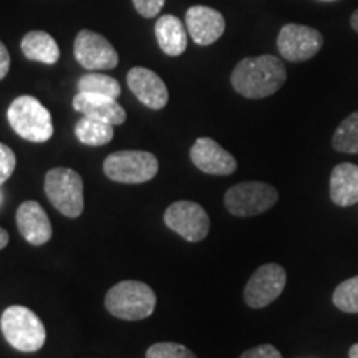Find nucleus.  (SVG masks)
I'll use <instances>...</instances> for the list:
<instances>
[{
  "mask_svg": "<svg viewBox=\"0 0 358 358\" xmlns=\"http://www.w3.org/2000/svg\"><path fill=\"white\" fill-rule=\"evenodd\" d=\"M285 80V66L280 58L274 55L244 58L234 66L231 75L232 88L249 100H261L274 95Z\"/></svg>",
  "mask_w": 358,
  "mask_h": 358,
  "instance_id": "obj_1",
  "label": "nucleus"
},
{
  "mask_svg": "<svg viewBox=\"0 0 358 358\" xmlns=\"http://www.w3.org/2000/svg\"><path fill=\"white\" fill-rule=\"evenodd\" d=\"M105 307L116 319L143 320L155 312L156 294L145 282L123 280L108 290Z\"/></svg>",
  "mask_w": 358,
  "mask_h": 358,
  "instance_id": "obj_2",
  "label": "nucleus"
},
{
  "mask_svg": "<svg viewBox=\"0 0 358 358\" xmlns=\"http://www.w3.org/2000/svg\"><path fill=\"white\" fill-rule=\"evenodd\" d=\"M7 120L13 131L32 143H45L53 136L52 115L35 96L22 95L10 103Z\"/></svg>",
  "mask_w": 358,
  "mask_h": 358,
  "instance_id": "obj_3",
  "label": "nucleus"
},
{
  "mask_svg": "<svg viewBox=\"0 0 358 358\" xmlns=\"http://www.w3.org/2000/svg\"><path fill=\"white\" fill-rule=\"evenodd\" d=\"M3 337L15 350L24 353L38 352L43 347L47 332L35 312L24 306H12L3 310L0 319Z\"/></svg>",
  "mask_w": 358,
  "mask_h": 358,
  "instance_id": "obj_4",
  "label": "nucleus"
},
{
  "mask_svg": "<svg viewBox=\"0 0 358 358\" xmlns=\"http://www.w3.org/2000/svg\"><path fill=\"white\" fill-rule=\"evenodd\" d=\"M45 194L53 208L66 217L77 219L85 208L83 179L70 168H53L45 174Z\"/></svg>",
  "mask_w": 358,
  "mask_h": 358,
  "instance_id": "obj_5",
  "label": "nucleus"
},
{
  "mask_svg": "<svg viewBox=\"0 0 358 358\" xmlns=\"http://www.w3.org/2000/svg\"><path fill=\"white\" fill-rule=\"evenodd\" d=\"M159 163L148 151L124 150L106 156L103 171L106 178L122 185H141L151 181L158 174Z\"/></svg>",
  "mask_w": 358,
  "mask_h": 358,
  "instance_id": "obj_6",
  "label": "nucleus"
},
{
  "mask_svg": "<svg viewBox=\"0 0 358 358\" xmlns=\"http://www.w3.org/2000/svg\"><path fill=\"white\" fill-rule=\"evenodd\" d=\"M279 192L267 182L248 181L229 187L224 194V206L232 216L252 217L274 208Z\"/></svg>",
  "mask_w": 358,
  "mask_h": 358,
  "instance_id": "obj_7",
  "label": "nucleus"
},
{
  "mask_svg": "<svg viewBox=\"0 0 358 358\" xmlns=\"http://www.w3.org/2000/svg\"><path fill=\"white\" fill-rule=\"evenodd\" d=\"M164 224L189 243H199L211 229V219L204 208L192 201H176L164 211Z\"/></svg>",
  "mask_w": 358,
  "mask_h": 358,
  "instance_id": "obj_8",
  "label": "nucleus"
},
{
  "mask_svg": "<svg viewBox=\"0 0 358 358\" xmlns=\"http://www.w3.org/2000/svg\"><path fill=\"white\" fill-rule=\"evenodd\" d=\"M287 284L285 268L279 264H264L254 272L244 289V301L250 308H264L279 299Z\"/></svg>",
  "mask_w": 358,
  "mask_h": 358,
  "instance_id": "obj_9",
  "label": "nucleus"
},
{
  "mask_svg": "<svg viewBox=\"0 0 358 358\" xmlns=\"http://www.w3.org/2000/svg\"><path fill=\"white\" fill-rule=\"evenodd\" d=\"M75 60L92 71L113 70L120 58L115 47L103 35L92 30H80L73 43Z\"/></svg>",
  "mask_w": 358,
  "mask_h": 358,
  "instance_id": "obj_10",
  "label": "nucleus"
},
{
  "mask_svg": "<svg viewBox=\"0 0 358 358\" xmlns=\"http://www.w3.org/2000/svg\"><path fill=\"white\" fill-rule=\"evenodd\" d=\"M324 37L319 30L307 25L287 24L277 37L279 53L289 62H307L320 52Z\"/></svg>",
  "mask_w": 358,
  "mask_h": 358,
  "instance_id": "obj_11",
  "label": "nucleus"
},
{
  "mask_svg": "<svg viewBox=\"0 0 358 358\" xmlns=\"http://www.w3.org/2000/svg\"><path fill=\"white\" fill-rule=\"evenodd\" d=\"M189 156L196 168L206 174H213V176H229L237 169L234 156L211 138L204 136L196 140Z\"/></svg>",
  "mask_w": 358,
  "mask_h": 358,
  "instance_id": "obj_12",
  "label": "nucleus"
},
{
  "mask_svg": "<svg viewBox=\"0 0 358 358\" xmlns=\"http://www.w3.org/2000/svg\"><path fill=\"white\" fill-rule=\"evenodd\" d=\"M128 88L150 110H163L169 101L166 83L158 73L145 66H134L127 75Z\"/></svg>",
  "mask_w": 358,
  "mask_h": 358,
  "instance_id": "obj_13",
  "label": "nucleus"
},
{
  "mask_svg": "<svg viewBox=\"0 0 358 358\" xmlns=\"http://www.w3.org/2000/svg\"><path fill=\"white\" fill-rule=\"evenodd\" d=\"M186 29L194 43L208 47L222 37L226 30V20L216 8L192 6L186 12Z\"/></svg>",
  "mask_w": 358,
  "mask_h": 358,
  "instance_id": "obj_14",
  "label": "nucleus"
},
{
  "mask_svg": "<svg viewBox=\"0 0 358 358\" xmlns=\"http://www.w3.org/2000/svg\"><path fill=\"white\" fill-rule=\"evenodd\" d=\"M17 227L32 245H43L52 239V222L45 209L35 201H25L17 209Z\"/></svg>",
  "mask_w": 358,
  "mask_h": 358,
  "instance_id": "obj_15",
  "label": "nucleus"
},
{
  "mask_svg": "<svg viewBox=\"0 0 358 358\" xmlns=\"http://www.w3.org/2000/svg\"><path fill=\"white\" fill-rule=\"evenodd\" d=\"M73 108L83 116L100 120V122L110 123L113 127L123 124L127 122V111L115 98L92 95V93H78L73 98Z\"/></svg>",
  "mask_w": 358,
  "mask_h": 358,
  "instance_id": "obj_16",
  "label": "nucleus"
},
{
  "mask_svg": "<svg viewBox=\"0 0 358 358\" xmlns=\"http://www.w3.org/2000/svg\"><path fill=\"white\" fill-rule=\"evenodd\" d=\"M330 199L340 208L358 203V166L340 163L330 174Z\"/></svg>",
  "mask_w": 358,
  "mask_h": 358,
  "instance_id": "obj_17",
  "label": "nucleus"
},
{
  "mask_svg": "<svg viewBox=\"0 0 358 358\" xmlns=\"http://www.w3.org/2000/svg\"><path fill=\"white\" fill-rule=\"evenodd\" d=\"M159 48L169 57H179L187 48V29L174 15H161L155 24Z\"/></svg>",
  "mask_w": 358,
  "mask_h": 358,
  "instance_id": "obj_18",
  "label": "nucleus"
},
{
  "mask_svg": "<svg viewBox=\"0 0 358 358\" xmlns=\"http://www.w3.org/2000/svg\"><path fill=\"white\" fill-rule=\"evenodd\" d=\"M20 48L29 60L38 62V64L53 65L60 58V48H58L57 40L42 30H32L22 38Z\"/></svg>",
  "mask_w": 358,
  "mask_h": 358,
  "instance_id": "obj_19",
  "label": "nucleus"
},
{
  "mask_svg": "<svg viewBox=\"0 0 358 358\" xmlns=\"http://www.w3.org/2000/svg\"><path fill=\"white\" fill-rule=\"evenodd\" d=\"M115 127L110 123L100 122V120L83 116L75 124V136L78 138L80 143L88 146H103L108 145L113 140Z\"/></svg>",
  "mask_w": 358,
  "mask_h": 358,
  "instance_id": "obj_20",
  "label": "nucleus"
},
{
  "mask_svg": "<svg viewBox=\"0 0 358 358\" xmlns=\"http://www.w3.org/2000/svg\"><path fill=\"white\" fill-rule=\"evenodd\" d=\"M78 93H92V95H103L110 96L118 100V96L122 95V87H120L118 80L108 75L98 73V71H92V73L83 75L80 77L77 83Z\"/></svg>",
  "mask_w": 358,
  "mask_h": 358,
  "instance_id": "obj_21",
  "label": "nucleus"
},
{
  "mask_svg": "<svg viewBox=\"0 0 358 358\" xmlns=\"http://www.w3.org/2000/svg\"><path fill=\"white\" fill-rule=\"evenodd\" d=\"M332 146L340 153L358 155V111L348 115L338 124L334 133Z\"/></svg>",
  "mask_w": 358,
  "mask_h": 358,
  "instance_id": "obj_22",
  "label": "nucleus"
},
{
  "mask_svg": "<svg viewBox=\"0 0 358 358\" xmlns=\"http://www.w3.org/2000/svg\"><path fill=\"white\" fill-rule=\"evenodd\" d=\"M334 306L345 313H358V275L338 284L334 290Z\"/></svg>",
  "mask_w": 358,
  "mask_h": 358,
  "instance_id": "obj_23",
  "label": "nucleus"
},
{
  "mask_svg": "<svg viewBox=\"0 0 358 358\" xmlns=\"http://www.w3.org/2000/svg\"><path fill=\"white\" fill-rule=\"evenodd\" d=\"M146 358H198L189 348L174 342L155 343L146 350Z\"/></svg>",
  "mask_w": 358,
  "mask_h": 358,
  "instance_id": "obj_24",
  "label": "nucleus"
},
{
  "mask_svg": "<svg viewBox=\"0 0 358 358\" xmlns=\"http://www.w3.org/2000/svg\"><path fill=\"white\" fill-rule=\"evenodd\" d=\"M17 166L15 153L3 143H0V186L12 176Z\"/></svg>",
  "mask_w": 358,
  "mask_h": 358,
  "instance_id": "obj_25",
  "label": "nucleus"
},
{
  "mask_svg": "<svg viewBox=\"0 0 358 358\" xmlns=\"http://www.w3.org/2000/svg\"><path fill=\"white\" fill-rule=\"evenodd\" d=\"M166 0H133V6L136 12L145 19H155L163 10Z\"/></svg>",
  "mask_w": 358,
  "mask_h": 358,
  "instance_id": "obj_26",
  "label": "nucleus"
},
{
  "mask_svg": "<svg viewBox=\"0 0 358 358\" xmlns=\"http://www.w3.org/2000/svg\"><path fill=\"white\" fill-rule=\"evenodd\" d=\"M239 358H282V355L274 345H268V343H266V345H257L254 348H249V350H245Z\"/></svg>",
  "mask_w": 358,
  "mask_h": 358,
  "instance_id": "obj_27",
  "label": "nucleus"
},
{
  "mask_svg": "<svg viewBox=\"0 0 358 358\" xmlns=\"http://www.w3.org/2000/svg\"><path fill=\"white\" fill-rule=\"evenodd\" d=\"M8 70H10V53H8L6 45L0 42V80L7 77Z\"/></svg>",
  "mask_w": 358,
  "mask_h": 358,
  "instance_id": "obj_28",
  "label": "nucleus"
},
{
  "mask_svg": "<svg viewBox=\"0 0 358 358\" xmlns=\"http://www.w3.org/2000/svg\"><path fill=\"white\" fill-rule=\"evenodd\" d=\"M8 244V232L3 229V227H0V249L7 248Z\"/></svg>",
  "mask_w": 358,
  "mask_h": 358,
  "instance_id": "obj_29",
  "label": "nucleus"
},
{
  "mask_svg": "<svg viewBox=\"0 0 358 358\" xmlns=\"http://www.w3.org/2000/svg\"><path fill=\"white\" fill-rule=\"evenodd\" d=\"M350 25H352V29L355 30V32L358 34V10H355L352 13V19H350Z\"/></svg>",
  "mask_w": 358,
  "mask_h": 358,
  "instance_id": "obj_30",
  "label": "nucleus"
},
{
  "mask_svg": "<svg viewBox=\"0 0 358 358\" xmlns=\"http://www.w3.org/2000/svg\"><path fill=\"white\" fill-rule=\"evenodd\" d=\"M348 358H358V343L350 347V350H348Z\"/></svg>",
  "mask_w": 358,
  "mask_h": 358,
  "instance_id": "obj_31",
  "label": "nucleus"
},
{
  "mask_svg": "<svg viewBox=\"0 0 358 358\" xmlns=\"http://www.w3.org/2000/svg\"><path fill=\"white\" fill-rule=\"evenodd\" d=\"M320 2H337V0H320Z\"/></svg>",
  "mask_w": 358,
  "mask_h": 358,
  "instance_id": "obj_32",
  "label": "nucleus"
}]
</instances>
